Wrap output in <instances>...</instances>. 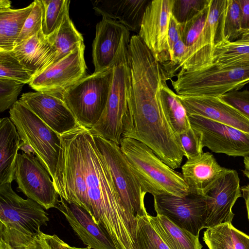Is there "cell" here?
Returning a JSON list of instances; mask_svg holds the SVG:
<instances>
[{
    "label": "cell",
    "mask_w": 249,
    "mask_h": 249,
    "mask_svg": "<svg viewBox=\"0 0 249 249\" xmlns=\"http://www.w3.org/2000/svg\"><path fill=\"white\" fill-rule=\"evenodd\" d=\"M120 147L131 170L146 193L153 196L170 195L179 197L190 194L182 174L165 163L147 145L123 137Z\"/></svg>",
    "instance_id": "4"
},
{
    "label": "cell",
    "mask_w": 249,
    "mask_h": 249,
    "mask_svg": "<svg viewBox=\"0 0 249 249\" xmlns=\"http://www.w3.org/2000/svg\"><path fill=\"white\" fill-rule=\"evenodd\" d=\"M209 152L187 159L181 166V174L190 194L204 196L216 179L226 170Z\"/></svg>",
    "instance_id": "21"
},
{
    "label": "cell",
    "mask_w": 249,
    "mask_h": 249,
    "mask_svg": "<svg viewBox=\"0 0 249 249\" xmlns=\"http://www.w3.org/2000/svg\"><path fill=\"white\" fill-rule=\"evenodd\" d=\"M0 249H7L0 247ZM26 249H47V244L44 237V233L41 231L34 242Z\"/></svg>",
    "instance_id": "46"
},
{
    "label": "cell",
    "mask_w": 249,
    "mask_h": 249,
    "mask_svg": "<svg viewBox=\"0 0 249 249\" xmlns=\"http://www.w3.org/2000/svg\"><path fill=\"white\" fill-rule=\"evenodd\" d=\"M34 76L53 64L55 48L42 30L10 51Z\"/></svg>",
    "instance_id": "22"
},
{
    "label": "cell",
    "mask_w": 249,
    "mask_h": 249,
    "mask_svg": "<svg viewBox=\"0 0 249 249\" xmlns=\"http://www.w3.org/2000/svg\"><path fill=\"white\" fill-rule=\"evenodd\" d=\"M49 221L40 205L20 197L11 183L0 184V247L26 249Z\"/></svg>",
    "instance_id": "3"
},
{
    "label": "cell",
    "mask_w": 249,
    "mask_h": 249,
    "mask_svg": "<svg viewBox=\"0 0 249 249\" xmlns=\"http://www.w3.org/2000/svg\"><path fill=\"white\" fill-rule=\"evenodd\" d=\"M178 96L188 115H200L249 134V119L219 97Z\"/></svg>",
    "instance_id": "19"
},
{
    "label": "cell",
    "mask_w": 249,
    "mask_h": 249,
    "mask_svg": "<svg viewBox=\"0 0 249 249\" xmlns=\"http://www.w3.org/2000/svg\"><path fill=\"white\" fill-rule=\"evenodd\" d=\"M32 10L26 19L16 46L26 40L42 30V6L41 0H35Z\"/></svg>",
    "instance_id": "37"
},
{
    "label": "cell",
    "mask_w": 249,
    "mask_h": 249,
    "mask_svg": "<svg viewBox=\"0 0 249 249\" xmlns=\"http://www.w3.org/2000/svg\"><path fill=\"white\" fill-rule=\"evenodd\" d=\"M60 136L52 179L59 197L87 211L117 249H137L136 217L125 207L93 134L80 126Z\"/></svg>",
    "instance_id": "1"
},
{
    "label": "cell",
    "mask_w": 249,
    "mask_h": 249,
    "mask_svg": "<svg viewBox=\"0 0 249 249\" xmlns=\"http://www.w3.org/2000/svg\"><path fill=\"white\" fill-rule=\"evenodd\" d=\"M69 249H91V248L88 246L86 248H78L76 247H71L70 246Z\"/></svg>",
    "instance_id": "50"
},
{
    "label": "cell",
    "mask_w": 249,
    "mask_h": 249,
    "mask_svg": "<svg viewBox=\"0 0 249 249\" xmlns=\"http://www.w3.org/2000/svg\"><path fill=\"white\" fill-rule=\"evenodd\" d=\"M210 0H174L172 15L180 24L187 22L201 13Z\"/></svg>",
    "instance_id": "35"
},
{
    "label": "cell",
    "mask_w": 249,
    "mask_h": 249,
    "mask_svg": "<svg viewBox=\"0 0 249 249\" xmlns=\"http://www.w3.org/2000/svg\"><path fill=\"white\" fill-rule=\"evenodd\" d=\"M113 76L105 108L98 122L89 130L94 135L120 145L123 138V118L131 89L129 52L113 66Z\"/></svg>",
    "instance_id": "8"
},
{
    "label": "cell",
    "mask_w": 249,
    "mask_h": 249,
    "mask_svg": "<svg viewBox=\"0 0 249 249\" xmlns=\"http://www.w3.org/2000/svg\"><path fill=\"white\" fill-rule=\"evenodd\" d=\"M160 92L166 115L177 135L189 130L192 126L189 115L178 94L168 87L167 81L161 85Z\"/></svg>",
    "instance_id": "28"
},
{
    "label": "cell",
    "mask_w": 249,
    "mask_h": 249,
    "mask_svg": "<svg viewBox=\"0 0 249 249\" xmlns=\"http://www.w3.org/2000/svg\"><path fill=\"white\" fill-rule=\"evenodd\" d=\"M239 2L241 10V28L243 33L249 30V0H239Z\"/></svg>",
    "instance_id": "45"
},
{
    "label": "cell",
    "mask_w": 249,
    "mask_h": 249,
    "mask_svg": "<svg viewBox=\"0 0 249 249\" xmlns=\"http://www.w3.org/2000/svg\"><path fill=\"white\" fill-rule=\"evenodd\" d=\"M187 52L188 49L186 46L181 39L178 40L173 49L170 61L164 67L166 71L168 69L169 66L173 70H174L175 67L177 70L180 68L186 57Z\"/></svg>",
    "instance_id": "41"
},
{
    "label": "cell",
    "mask_w": 249,
    "mask_h": 249,
    "mask_svg": "<svg viewBox=\"0 0 249 249\" xmlns=\"http://www.w3.org/2000/svg\"><path fill=\"white\" fill-rule=\"evenodd\" d=\"M157 214L166 216L180 228L199 236L207 216L204 196L190 194L184 197L170 195L154 196Z\"/></svg>",
    "instance_id": "13"
},
{
    "label": "cell",
    "mask_w": 249,
    "mask_h": 249,
    "mask_svg": "<svg viewBox=\"0 0 249 249\" xmlns=\"http://www.w3.org/2000/svg\"><path fill=\"white\" fill-rule=\"evenodd\" d=\"M229 223L207 228L203 240L209 249H235Z\"/></svg>",
    "instance_id": "34"
},
{
    "label": "cell",
    "mask_w": 249,
    "mask_h": 249,
    "mask_svg": "<svg viewBox=\"0 0 249 249\" xmlns=\"http://www.w3.org/2000/svg\"><path fill=\"white\" fill-rule=\"evenodd\" d=\"M150 0H96L93 9L102 17L109 18L125 26L129 31H139L145 9Z\"/></svg>",
    "instance_id": "23"
},
{
    "label": "cell",
    "mask_w": 249,
    "mask_h": 249,
    "mask_svg": "<svg viewBox=\"0 0 249 249\" xmlns=\"http://www.w3.org/2000/svg\"><path fill=\"white\" fill-rule=\"evenodd\" d=\"M93 135L107 164L117 191L127 210L135 216L147 213L144 204V197L147 193L131 170L120 145L99 136Z\"/></svg>",
    "instance_id": "9"
},
{
    "label": "cell",
    "mask_w": 249,
    "mask_h": 249,
    "mask_svg": "<svg viewBox=\"0 0 249 249\" xmlns=\"http://www.w3.org/2000/svg\"><path fill=\"white\" fill-rule=\"evenodd\" d=\"M209 9V3L195 18L180 24L181 40L188 49L181 70L194 71L212 63L213 54L205 46L202 34Z\"/></svg>",
    "instance_id": "20"
},
{
    "label": "cell",
    "mask_w": 249,
    "mask_h": 249,
    "mask_svg": "<svg viewBox=\"0 0 249 249\" xmlns=\"http://www.w3.org/2000/svg\"><path fill=\"white\" fill-rule=\"evenodd\" d=\"M48 37L56 52L54 63L70 54L84 43L82 35L70 19L69 9L66 12L58 29Z\"/></svg>",
    "instance_id": "29"
},
{
    "label": "cell",
    "mask_w": 249,
    "mask_h": 249,
    "mask_svg": "<svg viewBox=\"0 0 249 249\" xmlns=\"http://www.w3.org/2000/svg\"><path fill=\"white\" fill-rule=\"evenodd\" d=\"M227 0H210L209 9L202 30L204 42L213 53L225 43L224 29Z\"/></svg>",
    "instance_id": "27"
},
{
    "label": "cell",
    "mask_w": 249,
    "mask_h": 249,
    "mask_svg": "<svg viewBox=\"0 0 249 249\" xmlns=\"http://www.w3.org/2000/svg\"><path fill=\"white\" fill-rule=\"evenodd\" d=\"M178 137L187 160L197 157L203 153L200 135L192 127Z\"/></svg>",
    "instance_id": "39"
},
{
    "label": "cell",
    "mask_w": 249,
    "mask_h": 249,
    "mask_svg": "<svg viewBox=\"0 0 249 249\" xmlns=\"http://www.w3.org/2000/svg\"><path fill=\"white\" fill-rule=\"evenodd\" d=\"M234 42L238 43L249 44V30L243 33L239 38Z\"/></svg>",
    "instance_id": "48"
},
{
    "label": "cell",
    "mask_w": 249,
    "mask_h": 249,
    "mask_svg": "<svg viewBox=\"0 0 249 249\" xmlns=\"http://www.w3.org/2000/svg\"><path fill=\"white\" fill-rule=\"evenodd\" d=\"M174 0H151L144 13L138 36L165 67L170 61L168 30Z\"/></svg>",
    "instance_id": "15"
},
{
    "label": "cell",
    "mask_w": 249,
    "mask_h": 249,
    "mask_svg": "<svg viewBox=\"0 0 249 249\" xmlns=\"http://www.w3.org/2000/svg\"><path fill=\"white\" fill-rule=\"evenodd\" d=\"M146 213L136 216L137 249H170L151 225Z\"/></svg>",
    "instance_id": "31"
},
{
    "label": "cell",
    "mask_w": 249,
    "mask_h": 249,
    "mask_svg": "<svg viewBox=\"0 0 249 249\" xmlns=\"http://www.w3.org/2000/svg\"><path fill=\"white\" fill-rule=\"evenodd\" d=\"M242 196L240 179L235 170H226L216 179L204 196L207 216L205 228L231 223L232 208Z\"/></svg>",
    "instance_id": "16"
},
{
    "label": "cell",
    "mask_w": 249,
    "mask_h": 249,
    "mask_svg": "<svg viewBox=\"0 0 249 249\" xmlns=\"http://www.w3.org/2000/svg\"><path fill=\"white\" fill-rule=\"evenodd\" d=\"M244 169L242 172L249 179V156L244 157Z\"/></svg>",
    "instance_id": "49"
},
{
    "label": "cell",
    "mask_w": 249,
    "mask_h": 249,
    "mask_svg": "<svg viewBox=\"0 0 249 249\" xmlns=\"http://www.w3.org/2000/svg\"><path fill=\"white\" fill-rule=\"evenodd\" d=\"M84 51L83 43L70 54L34 76L29 86L36 91L61 96L66 90L86 76Z\"/></svg>",
    "instance_id": "12"
},
{
    "label": "cell",
    "mask_w": 249,
    "mask_h": 249,
    "mask_svg": "<svg viewBox=\"0 0 249 249\" xmlns=\"http://www.w3.org/2000/svg\"><path fill=\"white\" fill-rule=\"evenodd\" d=\"M47 249H69L70 245L56 235H45Z\"/></svg>",
    "instance_id": "44"
},
{
    "label": "cell",
    "mask_w": 249,
    "mask_h": 249,
    "mask_svg": "<svg viewBox=\"0 0 249 249\" xmlns=\"http://www.w3.org/2000/svg\"><path fill=\"white\" fill-rule=\"evenodd\" d=\"M244 58H249V44L225 42L214 49L212 63H225Z\"/></svg>",
    "instance_id": "36"
},
{
    "label": "cell",
    "mask_w": 249,
    "mask_h": 249,
    "mask_svg": "<svg viewBox=\"0 0 249 249\" xmlns=\"http://www.w3.org/2000/svg\"><path fill=\"white\" fill-rule=\"evenodd\" d=\"M48 171L34 154L21 150L16 163L15 180L17 191L36 201L44 209L56 208L58 196Z\"/></svg>",
    "instance_id": "10"
},
{
    "label": "cell",
    "mask_w": 249,
    "mask_h": 249,
    "mask_svg": "<svg viewBox=\"0 0 249 249\" xmlns=\"http://www.w3.org/2000/svg\"><path fill=\"white\" fill-rule=\"evenodd\" d=\"M11 2L0 0V51L13 50L25 22L32 10L34 1L28 6L11 8Z\"/></svg>",
    "instance_id": "25"
},
{
    "label": "cell",
    "mask_w": 249,
    "mask_h": 249,
    "mask_svg": "<svg viewBox=\"0 0 249 249\" xmlns=\"http://www.w3.org/2000/svg\"><path fill=\"white\" fill-rule=\"evenodd\" d=\"M241 19L239 0H227L224 29L225 43L234 42L241 36L243 33Z\"/></svg>",
    "instance_id": "33"
},
{
    "label": "cell",
    "mask_w": 249,
    "mask_h": 249,
    "mask_svg": "<svg viewBox=\"0 0 249 249\" xmlns=\"http://www.w3.org/2000/svg\"><path fill=\"white\" fill-rule=\"evenodd\" d=\"M191 126L201 137L202 147L234 157L249 156V134L204 117L189 115Z\"/></svg>",
    "instance_id": "11"
},
{
    "label": "cell",
    "mask_w": 249,
    "mask_h": 249,
    "mask_svg": "<svg viewBox=\"0 0 249 249\" xmlns=\"http://www.w3.org/2000/svg\"><path fill=\"white\" fill-rule=\"evenodd\" d=\"M113 69L86 75L66 90L61 97L81 126L90 130L107 105Z\"/></svg>",
    "instance_id": "7"
},
{
    "label": "cell",
    "mask_w": 249,
    "mask_h": 249,
    "mask_svg": "<svg viewBox=\"0 0 249 249\" xmlns=\"http://www.w3.org/2000/svg\"><path fill=\"white\" fill-rule=\"evenodd\" d=\"M180 39V24L171 15L169 19L168 30V46L170 55V60L174 46Z\"/></svg>",
    "instance_id": "42"
},
{
    "label": "cell",
    "mask_w": 249,
    "mask_h": 249,
    "mask_svg": "<svg viewBox=\"0 0 249 249\" xmlns=\"http://www.w3.org/2000/svg\"><path fill=\"white\" fill-rule=\"evenodd\" d=\"M59 135L80 126L61 96L45 92H29L19 99Z\"/></svg>",
    "instance_id": "17"
},
{
    "label": "cell",
    "mask_w": 249,
    "mask_h": 249,
    "mask_svg": "<svg viewBox=\"0 0 249 249\" xmlns=\"http://www.w3.org/2000/svg\"><path fill=\"white\" fill-rule=\"evenodd\" d=\"M9 114L22 141L20 149L35 155L53 179L59 155L60 135L20 100L10 109Z\"/></svg>",
    "instance_id": "6"
},
{
    "label": "cell",
    "mask_w": 249,
    "mask_h": 249,
    "mask_svg": "<svg viewBox=\"0 0 249 249\" xmlns=\"http://www.w3.org/2000/svg\"><path fill=\"white\" fill-rule=\"evenodd\" d=\"M230 228L235 249H249V236L236 229L231 223Z\"/></svg>",
    "instance_id": "43"
},
{
    "label": "cell",
    "mask_w": 249,
    "mask_h": 249,
    "mask_svg": "<svg viewBox=\"0 0 249 249\" xmlns=\"http://www.w3.org/2000/svg\"><path fill=\"white\" fill-rule=\"evenodd\" d=\"M219 98L249 119V90H234Z\"/></svg>",
    "instance_id": "40"
},
{
    "label": "cell",
    "mask_w": 249,
    "mask_h": 249,
    "mask_svg": "<svg viewBox=\"0 0 249 249\" xmlns=\"http://www.w3.org/2000/svg\"><path fill=\"white\" fill-rule=\"evenodd\" d=\"M150 222L170 249H202L199 236H196L173 223L166 216L148 214Z\"/></svg>",
    "instance_id": "26"
},
{
    "label": "cell",
    "mask_w": 249,
    "mask_h": 249,
    "mask_svg": "<svg viewBox=\"0 0 249 249\" xmlns=\"http://www.w3.org/2000/svg\"><path fill=\"white\" fill-rule=\"evenodd\" d=\"M42 6V31L47 36L59 28L64 15L69 9V0H41Z\"/></svg>",
    "instance_id": "30"
},
{
    "label": "cell",
    "mask_w": 249,
    "mask_h": 249,
    "mask_svg": "<svg viewBox=\"0 0 249 249\" xmlns=\"http://www.w3.org/2000/svg\"><path fill=\"white\" fill-rule=\"evenodd\" d=\"M249 31V30H248Z\"/></svg>",
    "instance_id": "51"
},
{
    "label": "cell",
    "mask_w": 249,
    "mask_h": 249,
    "mask_svg": "<svg viewBox=\"0 0 249 249\" xmlns=\"http://www.w3.org/2000/svg\"><path fill=\"white\" fill-rule=\"evenodd\" d=\"M171 82L178 95L219 97L249 83V58L213 62L194 71L181 70Z\"/></svg>",
    "instance_id": "5"
},
{
    "label": "cell",
    "mask_w": 249,
    "mask_h": 249,
    "mask_svg": "<svg viewBox=\"0 0 249 249\" xmlns=\"http://www.w3.org/2000/svg\"><path fill=\"white\" fill-rule=\"evenodd\" d=\"M56 208L84 244L92 249H117L107 232L83 208L59 197Z\"/></svg>",
    "instance_id": "18"
},
{
    "label": "cell",
    "mask_w": 249,
    "mask_h": 249,
    "mask_svg": "<svg viewBox=\"0 0 249 249\" xmlns=\"http://www.w3.org/2000/svg\"><path fill=\"white\" fill-rule=\"evenodd\" d=\"M241 190L242 193V197L245 201L249 221V185L241 187Z\"/></svg>",
    "instance_id": "47"
},
{
    "label": "cell",
    "mask_w": 249,
    "mask_h": 249,
    "mask_svg": "<svg viewBox=\"0 0 249 249\" xmlns=\"http://www.w3.org/2000/svg\"><path fill=\"white\" fill-rule=\"evenodd\" d=\"M24 83L0 78V112L11 108L18 101Z\"/></svg>",
    "instance_id": "38"
},
{
    "label": "cell",
    "mask_w": 249,
    "mask_h": 249,
    "mask_svg": "<svg viewBox=\"0 0 249 249\" xmlns=\"http://www.w3.org/2000/svg\"><path fill=\"white\" fill-rule=\"evenodd\" d=\"M129 52L131 89L122 136L142 142L171 168H178L184 153L160 92L161 85L170 77L140 37L131 39Z\"/></svg>",
    "instance_id": "2"
},
{
    "label": "cell",
    "mask_w": 249,
    "mask_h": 249,
    "mask_svg": "<svg viewBox=\"0 0 249 249\" xmlns=\"http://www.w3.org/2000/svg\"><path fill=\"white\" fill-rule=\"evenodd\" d=\"M130 31L118 21L102 17L96 24L92 44L94 72L113 68L118 59L129 51Z\"/></svg>",
    "instance_id": "14"
},
{
    "label": "cell",
    "mask_w": 249,
    "mask_h": 249,
    "mask_svg": "<svg viewBox=\"0 0 249 249\" xmlns=\"http://www.w3.org/2000/svg\"><path fill=\"white\" fill-rule=\"evenodd\" d=\"M34 76L10 52L0 51V78L29 84Z\"/></svg>",
    "instance_id": "32"
},
{
    "label": "cell",
    "mask_w": 249,
    "mask_h": 249,
    "mask_svg": "<svg viewBox=\"0 0 249 249\" xmlns=\"http://www.w3.org/2000/svg\"><path fill=\"white\" fill-rule=\"evenodd\" d=\"M20 138L10 118L0 120V184L15 180L16 163Z\"/></svg>",
    "instance_id": "24"
}]
</instances>
